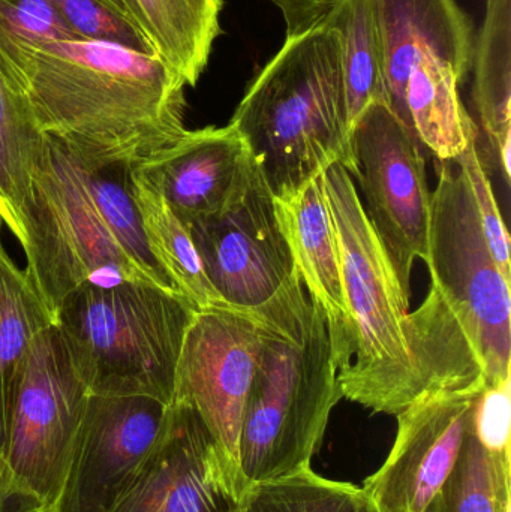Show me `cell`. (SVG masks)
Segmentation results:
<instances>
[{
  "mask_svg": "<svg viewBox=\"0 0 511 512\" xmlns=\"http://www.w3.org/2000/svg\"><path fill=\"white\" fill-rule=\"evenodd\" d=\"M0 75L42 134L98 164L140 167L188 131L171 66L78 35L51 0H0Z\"/></svg>",
  "mask_w": 511,
  "mask_h": 512,
  "instance_id": "cell-1",
  "label": "cell"
},
{
  "mask_svg": "<svg viewBox=\"0 0 511 512\" xmlns=\"http://www.w3.org/2000/svg\"><path fill=\"white\" fill-rule=\"evenodd\" d=\"M425 264L431 289L410 316L426 393L479 390L509 378L511 279L491 254L453 161L437 165Z\"/></svg>",
  "mask_w": 511,
  "mask_h": 512,
  "instance_id": "cell-2",
  "label": "cell"
},
{
  "mask_svg": "<svg viewBox=\"0 0 511 512\" xmlns=\"http://www.w3.org/2000/svg\"><path fill=\"white\" fill-rule=\"evenodd\" d=\"M131 170L90 161L47 137L21 248L53 321L59 304L87 282L123 280L177 292L147 245Z\"/></svg>",
  "mask_w": 511,
  "mask_h": 512,
  "instance_id": "cell-3",
  "label": "cell"
},
{
  "mask_svg": "<svg viewBox=\"0 0 511 512\" xmlns=\"http://www.w3.org/2000/svg\"><path fill=\"white\" fill-rule=\"evenodd\" d=\"M276 198L330 165L350 164V123L338 32L324 20L285 38L231 117Z\"/></svg>",
  "mask_w": 511,
  "mask_h": 512,
  "instance_id": "cell-4",
  "label": "cell"
},
{
  "mask_svg": "<svg viewBox=\"0 0 511 512\" xmlns=\"http://www.w3.org/2000/svg\"><path fill=\"white\" fill-rule=\"evenodd\" d=\"M354 328V355L338 373L342 397L375 414L398 415L426 394L416 358L410 298L342 164L321 174Z\"/></svg>",
  "mask_w": 511,
  "mask_h": 512,
  "instance_id": "cell-5",
  "label": "cell"
},
{
  "mask_svg": "<svg viewBox=\"0 0 511 512\" xmlns=\"http://www.w3.org/2000/svg\"><path fill=\"white\" fill-rule=\"evenodd\" d=\"M197 307L146 283L87 282L54 312V325L90 396L173 402L177 363Z\"/></svg>",
  "mask_w": 511,
  "mask_h": 512,
  "instance_id": "cell-6",
  "label": "cell"
},
{
  "mask_svg": "<svg viewBox=\"0 0 511 512\" xmlns=\"http://www.w3.org/2000/svg\"><path fill=\"white\" fill-rule=\"evenodd\" d=\"M342 399L326 318L312 303L287 324H263L243 409L239 463L249 484L311 468Z\"/></svg>",
  "mask_w": 511,
  "mask_h": 512,
  "instance_id": "cell-7",
  "label": "cell"
},
{
  "mask_svg": "<svg viewBox=\"0 0 511 512\" xmlns=\"http://www.w3.org/2000/svg\"><path fill=\"white\" fill-rule=\"evenodd\" d=\"M188 230L225 306L273 327L311 304L276 216L275 195L257 164L236 198Z\"/></svg>",
  "mask_w": 511,
  "mask_h": 512,
  "instance_id": "cell-8",
  "label": "cell"
},
{
  "mask_svg": "<svg viewBox=\"0 0 511 512\" xmlns=\"http://www.w3.org/2000/svg\"><path fill=\"white\" fill-rule=\"evenodd\" d=\"M420 147L384 102L369 105L351 126L347 171L408 295L414 262L428 255L432 192Z\"/></svg>",
  "mask_w": 511,
  "mask_h": 512,
  "instance_id": "cell-9",
  "label": "cell"
},
{
  "mask_svg": "<svg viewBox=\"0 0 511 512\" xmlns=\"http://www.w3.org/2000/svg\"><path fill=\"white\" fill-rule=\"evenodd\" d=\"M89 399L59 330L50 325L30 348L3 456L47 510L59 504Z\"/></svg>",
  "mask_w": 511,
  "mask_h": 512,
  "instance_id": "cell-10",
  "label": "cell"
},
{
  "mask_svg": "<svg viewBox=\"0 0 511 512\" xmlns=\"http://www.w3.org/2000/svg\"><path fill=\"white\" fill-rule=\"evenodd\" d=\"M263 342V322L230 307L197 310L177 363L173 402L191 409L239 462L243 409Z\"/></svg>",
  "mask_w": 511,
  "mask_h": 512,
  "instance_id": "cell-11",
  "label": "cell"
},
{
  "mask_svg": "<svg viewBox=\"0 0 511 512\" xmlns=\"http://www.w3.org/2000/svg\"><path fill=\"white\" fill-rule=\"evenodd\" d=\"M248 487L200 417L171 403L158 444L108 512H239Z\"/></svg>",
  "mask_w": 511,
  "mask_h": 512,
  "instance_id": "cell-12",
  "label": "cell"
},
{
  "mask_svg": "<svg viewBox=\"0 0 511 512\" xmlns=\"http://www.w3.org/2000/svg\"><path fill=\"white\" fill-rule=\"evenodd\" d=\"M483 388L426 393L399 412L389 457L360 493L380 512L428 511L461 457Z\"/></svg>",
  "mask_w": 511,
  "mask_h": 512,
  "instance_id": "cell-13",
  "label": "cell"
},
{
  "mask_svg": "<svg viewBox=\"0 0 511 512\" xmlns=\"http://www.w3.org/2000/svg\"><path fill=\"white\" fill-rule=\"evenodd\" d=\"M375 9L386 105L413 134L405 98L465 83L473 69V21L458 0H375Z\"/></svg>",
  "mask_w": 511,
  "mask_h": 512,
  "instance_id": "cell-14",
  "label": "cell"
},
{
  "mask_svg": "<svg viewBox=\"0 0 511 512\" xmlns=\"http://www.w3.org/2000/svg\"><path fill=\"white\" fill-rule=\"evenodd\" d=\"M171 403L90 396L68 478L54 512H108L158 444Z\"/></svg>",
  "mask_w": 511,
  "mask_h": 512,
  "instance_id": "cell-15",
  "label": "cell"
},
{
  "mask_svg": "<svg viewBox=\"0 0 511 512\" xmlns=\"http://www.w3.org/2000/svg\"><path fill=\"white\" fill-rule=\"evenodd\" d=\"M137 168L189 227L236 198L251 179L255 162L239 132L228 123L224 128L186 131L170 149Z\"/></svg>",
  "mask_w": 511,
  "mask_h": 512,
  "instance_id": "cell-16",
  "label": "cell"
},
{
  "mask_svg": "<svg viewBox=\"0 0 511 512\" xmlns=\"http://www.w3.org/2000/svg\"><path fill=\"white\" fill-rule=\"evenodd\" d=\"M275 210L287 240L297 276L309 300L326 318L338 373L354 355V328L342 286L341 261L321 176L293 194L275 197Z\"/></svg>",
  "mask_w": 511,
  "mask_h": 512,
  "instance_id": "cell-17",
  "label": "cell"
},
{
  "mask_svg": "<svg viewBox=\"0 0 511 512\" xmlns=\"http://www.w3.org/2000/svg\"><path fill=\"white\" fill-rule=\"evenodd\" d=\"M473 98L477 128L485 138L486 165L510 183L511 0H486L485 20L474 41Z\"/></svg>",
  "mask_w": 511,
  "mask_h": 512,
  "instance_id": "cell-18",
  "label": "cell"
},
{
  "mask_svg": "<svg viewBox=\"0 0 511 512\" xmlns=\"http://www.w3.org/2000/svg\"><path fill=\"white\" fill-rule=\"evenodd\" d=\"M54 325L38 289L0 249V456H5L18 388L30 348L45 328Z\"/></svg>",
  "mask_w": 511,
  "mask_h": 512,
  "instance_id": "cell-19",
  "label": "cell"
},
{
  "mask_svg": "<svg viewBox=\"0 0 511 512\" xmlns=\"http://www.w3.org/2000/svg\"><path fill=\"white\" fill-rule=\"evenodd\" d=\"M138 26L158 56L195 87L221 35L224 0H134Z\"/></svg>",
  "mask_w": 511,
  "mask_h": 512,
  "instance_id": "cell-20",
  "label": "cell"
},
{
  "mask_svg": "<svg viewBox=\"0 0 511 512\" xmlns=\"http://www.w3.org/2000/svg\"><path fill=\"white\" fill-rule=\"evenodd\" d=\"M132 195L153 258L198 310L227 307L210 283L188 227L174 215L155 183L140 170H131Z\"/></svg>",
  "mask_w": 511,
  "mask_h": 512,
  "instance_id": "cell-21",
  "label": "cell"
},
{
  "mask_svg": "<svg viewBox=\"0 0 511 512\" xmlns=\"http://www.w3.org/2000/svg\"><path fill=\"white\" fill-rule=\"evenodd\" d=\"M45 141L26 102L0 75V218L21 246Z\"/></svg>",
  "mask_w": 511,
  "mask_h": 512,
  "instance_id": "cell-22",
  "label": "cell"
},
{
  "mask_svg": "<svg viewBox=\"0 0 511 512\" xmlns=\"http://www.w3.org/2000/svg\"><path fill=\"white\" fill-rule=\"evenodd\" d=\"M324 20L338 32L347 96L348 123L384 102L383 51L375 0H336Z\"/></svg>",
  "mask_w": 511,
  "mask_h": 512,
  "instance_id": "cell-23",
  "label": "cell"
},
{
  "mask_svg": "<svg viewBox=\"0 0 511 512\" xmlns=\"http://www.w3.org/2000/svg\"><path fill=\"white\" fill-rule=\"evenodd\" d=\"M360 487L327 480L311 468L249 484L239 512H350Z\"/></svg>",
  "mask_w": 511,
  "mask_h": 512,
  "instance_id": "cell-24",
  "label": "cell"
},
{
  "mask_svg": "<svg viewBox=\"0 0 511 512\" xmlns=\"http://www.w3.org/2000/svg\"><path fill=\"white\" fill-rule=\"evenodd\" d=\"M511 457L492 456L470 432L443 499L447 512H503L511 501Z\"/></svg>",
  "mask_w": 511,
  "mask_h": 512,
  "instance_id": "cell-25",
  "label": "cell"
},
{
  "mask_svg": "<svg viewBox=\"0 0 511 512\" xmlns=\"http://www.w3.org/2000/svg\"><path fill=\"white\" fill-rule=\"evenodd\" d=\"M69 26L84 38L158 56L141 27L104 0H51Z\"/></svg>",
  "mask_w": 511,
  "mask_h": 512,
  "instance_id": "cell-26",
  "label": "cell"
},
{
  "mask_svg": "<svg viewBox=\"0 0 511 512\" xmlns=\"http://www.w3.org/2000/svg\"><path fill=\"white\" fill-rule=\"evenodd\" d=\"M453 162L458 165L459 170L464 174L465 182H467L471 197H473L474 204H476L480 224H482L483 234H485L491 254L501 271L511 279L509 231H507L500 207H498L497 200H495V192L492 188L491 179H489L488 167H486L485 159L482 158V153H480L479 132L471 137L467 149Z\"/></svg>",
  "mask_w": 511,
  "mask_h": 512,
  "instance_id": "cell-27",
  "label": "cell"
},
{
  "mask_svg": "<svg viewBox=\"0 0 511 512\" xmlns=\"http://www.w3.org/2000/svg\"><path fill=\"white\" fill-rule=\"evenodd\" d=\"M511 376L486 385L474 400L471 433L492 456L510 457Z\"/></svg>",
  "mask_w": 511,
  "mask_h": 512,
  "instance_id": "cell-28",
  "label": "cell"
},
{
  "mask_svg": "<svg viewBox=\"0 0 511 512\" xmlns=\"http://www.w3.org/2000/svg\"><path fill=\"white\" fill-rule=\"evenodd\" d=\"M281 12L287 38L311 29L332 8L336 0H270Z\"/></svg>",
  "mask_w": 511,
  "mask_h": 512,
  "instance_id": "cell-29",
  "label": "cell"
},
{
  "mask_svg": "<svg viewBox=\"0 0 511 512\" xmlns=\"http://www.w3.org/2000/svg\"><path fill=\"white\" fill-rule=\"evenodd\" d=\"M15 478L14 472L0 456V512H48Z\"/></svg>",
  "mask_w": 511,
  "mask_h": 512,
  "instance_id": "cell-30",
  "label": "cell"
},
{
  "mask_svg": "<svg viewBox=\"0 0 511 512\" xmlns=\"http://www.w3.org/2000/svg\"><path fill=\"white\" fill-rule=\"evenodd\" d=\"M350 512H380L360 493Z\"/></svg>",
  "mask_w": 511,
  "mask_h": 512,
  "instance_id": "cell-31",
  "label": "cell"
},
{
  "mask_svg": "<svg viewBox=\"0 0 511 512\" xmlns=\"http://www.w3.org/2000/svg\"><path fill=\"white\" fill-rule=\"evenodd\" d=\"M117 2L120 3V6H122L123 11H125L126 14H128L129 17H131L132 20H134L135 23L138 24V21H137L138 11H137V6H135L134 0H117Z\"/></svg>",
  "mask_w": 511,
  "mask_h": 512,
  "instance_id": "cell-32",
  "label": "cell"
},
{
  "mask_svg": "<svg viewBox=\"0 0 511 512\" xmlns=\"http://www.w3.org/2000/svg\"><path fill=\"white\" fill-rule=\"evenodd\" d=\"M426 512H447L446 504H444L443 495L438 496L434 502H432L431 507L428 508Z\"/></svg>",
  "mask_w": 511,
  "mask_h": 512,
  "instance_id": "cell-33",
  "label": "cell"
},
{
  "mask_svg": "<svg viewBox=\"0 0 511 512\" xmlns=\"http://www.w3.org/2000/svg\"><path fill=\"white\" fill-rule=\"evenodd\" d=\"M104 2L110 3V5L117 6V8H119L120 11H123L122 6H120V3L117 2V0H104ZM123 12H125V11H123ZM125 14H126V12H125ZM126 15H128V14H126Z\"/></svg>",
  "mask_w": 511,
  "mask_h": 512,
  "instance_id": "cell-34",
  "label": "cell"
},
{
  "mask_svg": "<svg viewBox=\"0 0 511 512\" xmlns=\"http://www.w3.org/2000/svg\"><path fill=\"white\" fill-rule=\"evenodd\" d=\"M2 227H3V221H2V218H0V249L3 248V246H2Z\"/></svg>",
  "mask_w": 511,
  "mask_h": 512,
  "instance_id": "cell-35",
  "label": "cell"
},
{
  "mask_svg": "<svg viewBox=\"0 0 511 512\" xmlns=\"http://www.w3.org/2000/svg\"><path fill=\"white\" fill-rule=\"evenodd\" d=\"M503 512H511V501L506 505V507H504Z\"/></svg>",
  "mask_w": 511,
  "mask_h": 512,
  "instance_id": "cell-36",
  "label": "cell"
},
{
  "mask_svg": "<svg viewBox=\"0 0 511 512\" xmlns=\"http://www.w3.org/2000/svg\"><path fill=\"white\" fill-rule=\"evenodd\" d=\"M48 512H54V511H48Z\"/></svg>",
  "mask_w": 511,
  "mask_h": 512,
  "instance_id": "cell-37",
  "label": "cell"
}]
</instances>
